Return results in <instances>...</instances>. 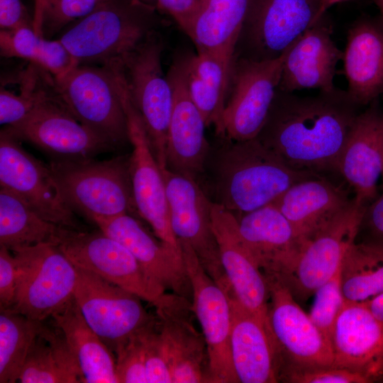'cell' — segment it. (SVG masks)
I'll return each instance as SVG.
<instances>
[{
	"instance_id": "6da1fadb",
	"label": "cell",
	"mask_w": 383,
	"mask_h": 383,
	"mask_svg": "<svg viewBox=\"0 0 383 383\" xmlns=\"http://www.w3.org/2000/svg\"><path fill=\"white\" fill-rule=\"evenodd\" d=\"M360 106L337 88L307 96L277 89L256 138L294 169L339 175L340 157Z\"/></svg>"
},
{
	"instance_id": "7a4b0ae2",
	"label": "cell",
	"mask_w": 383,
	"mask_h": 383,
	"mask_svg": "<svg viewBox=\"0 0 383 383\" xmlns=\"http://www.w3.org/2000/svg\"><path fill=\"white\" fill-rule=\"evenodd\" d=\"M198 184L210 200L240 216L273 204L293 184L315 174L288 165L257 138L219 136Z\"/></svg>"
},
{
	"instance_id": "3957f363",
	"label": "cell",
	"mask_w": 383,
	"mask_h": 383,
	"mask_svg": "<svg viewBox=\"0 0 383 383\" xmlns=\"http://www.w3.org/2000/svg\"><path fill=\"white\" fill-rule=\"evenodd\" d=\"M142 0H105L57 38L78 65H103L130 52L164 26Z\"/></svg>"
},
{
	"instance_id": "277c9868",
	"label": "cell",
	"mask_w": 383,
	"mask_h": 383,
	"mask_svg": "<svg viewBox=\"0 0 383 383\" xmlns=\"http://www.w3.org/2000/svg\"><path fill=\"white\" fill-rule=\"evenodd\" d=\"M130 154L104 160H51L61 196L75 213L96 218L138 214L129 172Z\"/></svg>"
},
{
	"instance_id": "5b68a950",
	"label": "cell",
	"mask_w": 383,
	"mask_h": 383,
	"mask_svg": "<svg viewBox=\"0 0 383 383\" xmlns=\"http://www.w3.org/2000/svg\"><path fill=\"white\" fill-rule=\"evenodd\" d=\"M164 49L163 38L159 30L109 62L122 77L162 170L166 169L165 151L173 101L171 85L162 70Z\"/></svg>"
},
{
	"instance_id": "8992f818",
	"label": "cell",
	"mask_w": 383,
	"mask_h": 383,
	"mask_svg": "<svg viewBox=\"0 0 383 383\" xmlns=\"http://www.w3.org/2000/svg\"><path fill=\"white\" fill-rule=\"evenodd\" d=\"M67 111L115 148L129 143L127 116L116 74L108 65H78L53 78Z\"/></svg>"
},
{
	"instance_id": "52a82bcc",
	"label": "cell",
	"mask_w": 383,
	"mask_h": 383,
	"mask_svg": "<svg viewBox=\"0 0 383 383\" xmlns=\"http://www.w3.org/2000/svg\"><path fill=\"white\" fill-rule=\"evenodd\" d=\"M18 270L15 301L9 310L45 321L73 296L76 267L50 243L11 250Z\"/></svg>"
},
{
	"instance_id": "ba28073f",
	"label": "cell",
	"mask_w": 383,
	"mask_h": 383,
	"mask_svg": "<svg viewBox=\"0 0 383 383\" xmlns=\"http://www.w3.org/2000/svg\"><path fill=\"white\" fill-rule=\"evenodd\" d=\"M52 157V160H76L116 148L79 122L65 107L53 84L34 109L21 121L3 128Z\"/></svg>"
},
{
	"instance_id": "9c48e42d",
	"label": "cell",
	"mask_w": 383,
	"mask_h": 383,
	"mask_svg": "<svg viewBox=\"0 0 383 383\" xmlns=\"http://www.w3.org/2000/svg\"><path fill=\"white\" fill-rule=\"evenodd\" d=\"M269 289L268 321L275 343L278 370L284 372L333 365L332 344L315 326L278 276L264 274Z\"/></svg>"
},
{
	"instance_id": "30bf717a",
	"label": "cell",
	"mask_w": 383,
	"mask_h": 383,
	"mask_svg": "<svg viewBox=\"0 0 383 383\" xmlns=\"http://www.w3.org/2000/svg\"><path fill=\"white\" fill-rule=\"evenodd\" d=\"M284 56L260 61L233 57L221 137L245 140L257 136L278 89Z\"/></svg>"
},
{
	"instance_id": "8fae6325",
	"label": "cell",
	"mask_w": 383,
	"mask_h": 383,
	"mask_svg": "<svg viewBox=\"0 0 383 383\" xmlns=\"http://www.w3.org/2000/svg\"><path fill=\"white\" fill-rule=\"evenodd\" d=\"M321 0H250L233 57L282 56L316 23Z\"/></svg>"
},
{
	"instance_id": "7c38bea8",
	"label": "cell",
	"mask_w": 383,
	"mask_h": 383,
	"mask_svg": "<svg viewBox=\"0 0 383 383\" xmlns=\"http://www.w3.org/2000/svg\"><path fill=\"white\" fill-rule=\"evenodd\" d=\"M55 245L77 268L89 271L155 306L165 293L150 280L129 250L100 229L62 227Z\"/></svg>"
},
{
	"instance_id": "4fadbf2b",
	"label": "cell",
	"mask_w": 383,
	"mask_h": 383,
	"mask_svg": "<svg viewBox=\"0 0 383 383\" xmlns=\"http://www.w3.org/2000/svg\"><path fill=\"white\" fill-rule=\"evenodd\" d=\"M74 298L89 326L112 353L150 323L136 294L96 274L77 267Z\"/></svg>"
},
{
	"instance_id": "5bb4252c",
	"label": "cell",
	"mask_w": 383,
	"mask_h": 383,
	"mask_svg": "<svg viewBox=\"0 0 383 383\" xmlns=\"http://www.w3.org/2000/svg\"><path fill=\"white\" fill-rule=\"evenodd\" d=\"M162 172L175 237L191 246L204 269L222 289L232 292L213 229V202L196 180L167 168Z\"/></svg>"
},
{
	"instance_id": "9a60e30c",
	"label": "cell",
	"mask_w": 383,
	"mask_h": 383,
	"mask_svg": "<svg viewBox=\"0 0 383 383\" xmlns=\"http://www.w3.org/2000/svg\"><path fill=\"white\" fill-rule=\"evenodd\" d=\"M119 86L127 116L129 143L132 146L129 156V172L137 212L151 226L162 243L176 254L183 256L181 245L171 227L162 170L124 83L120 81Z\"/></svg>"
},
{
	"instance_id": "2e32d148",
	"label": "cell",
	"mask_w": 383,
	"mask_h": 383,
	"mask_svg": "<svg viewBox=\"0 0 383 383\" xmlns=\"http://www.w3.org/2000/svg\"><path fill=\"white\" fill-rule=\"evenodd\" d=\"M179 243L192 287V309L206 344L211 382L238 383L230 348L231 294L209 275L189 244Z\"/></svg>"
},
{
	"instance_id": "e0dca14e",
	"label": "cell",
	"mask_w": 383,
	"mask_h": 383,
	"mask_svg": "<svg viewBox=\"0 0 383 383\" xmlns=\"http://www.w3.org/2000/svg\"><path fill=\"white\" fill-rule=\"evenodd\" d=\"M4 130L0 133V187L24 199L40 216L59 226L82 230L63 200L48 164L27 152Z\"/></svg>"
},
{
	"instance_id": "ac0fdd59",
	"label": "cell",
	"mask_w": 383,
	"mask_h": 383,
	"mask_svg": "<svg viewBox=\"0 0 383 383\" xmlns=\"http://www.w3.org/2000/svg\"><path fill=\"white\" fill-rule=\"evenodd\" d=\"M187 54H179L167 73L173 101L165 151L166 168L196 182L201 177L211 145L207 127L190 96L186 77Z\"/></svg>"
},
{
	"instance_id": "d6986e66",
	"label": "cell",
	"mask_w": 383,
	"mask_h": 383,
	"mask_svg": "<svg viewBox=\"0 0 383 383\" xmlns=\"http://www.w3.org/2000/svg\"><path fill=\"white\" fill-rule=\"evenodd\" d=\"M191 301L165 293L155 306L157 327L174 383L211 382L206 344L193 322Z\"/></svg>"
},
{
	"instance_id": "ffe728a7",
	"label": "cell",
	"mask_w": 383,
	"mask_h": 383,
	"mask_svg": "<svg viewBox=\"0 0 383 383\" xmlns=\"http://www.w3.org/2000/svg\"><path fill=\"white\" fill-rule=\"evenodd\" d=\"M365 206L352 204L306 244L292 274L283 280L294 297L306 299L330 279L356 241Z\"/></svg>"
},
{
	"instance_id": "44dd1931",
	"label": "cell",
	"mask_w": 383,
	"mask_h": 383,
	"mask_svg": "<svg viewBox=\"0 0 383 383\" xmlns=\"http://www.w3.org/2000/svg\"><path fill=\"white\" fill-rule=\"evenodd\" d=\"M211 219L221 262L233 296L271 332L267 282L240 233L236 217L213 203Z\"/></svg>"
},
{
	"instance_id": "7402d4cb",
	"label": "cell",
	"mask_w": 383,
	"mask_h": 383,
	"mask_svg": "<svg viewBox=\"0 0 383 383\" xmlns=\"http://www.w3.org/2000/svg\"><path fill=\"white\" fill-rule=\"evenodd\" d=\"M133 254L152 284L162 293H172L192 300V287L183 256L153 238L135 216L123 214L93 221Z\"/></svg>"
},
{
	"instance_id": "603a6c76",
	"label": "cell",
	"mask_w": 383,
	"mask_h": 383,
	"mask_svg": "<svg viewBox=\"0 0 383 383\" xmlns=\"http://www.w3.org/2000/svg\"><path fill=\"white\" fill-rule=\"evenodd\" d=\"M237 220L240 233L263 274L287 279L307 243L289 220L272 204Z\"/></svg>"
},
{
	"instance_id": "cb8c5ba5",
	"label": "cell",
	"mask_w": 383,
	"mask_h": 383,
	"mask_svg": "<svg viewBox=\"0 0 383 383\" xmlns=\"http://www.w3.org/2000/svg\"><path fill=\"white\" fill-rule=\"evenodd\" d=\"M382 150L383 112L373 101L357 115L338 162L339 175L353 189L355 201L363 206L379 196Z\"/></svg>"
},
{
	"instance_id": "d4e9b609",
	"label": "cell",
	"mask_w": 383,
	"mask_h": 383,
	"mask_svg": "<svg viewBox=\"0 0 383 383\" xmlns=\"http://www.w3.org/2000/svg\"><path fill=\"white\" fill-rule=\"evenodd\" d=\"M331 36L332 28L324 15L285 52L278 89L290 93L303 89L334 90L336 67L343 60V51Z\"/></svg>"
},
{
	"instance_id": "484cf974",
	"label": "cell",
	"mask_w": 383,
	"mask_h": 383,
	"mask_svg": "<svg viewBox=\"0 0 383 383\" xmlns=\"http://www.w3.org/2000/svg\"><path fill=\"white\" fill-rule=\"evenodd\" d=\"M331 344L333 366L359 373L370 382L383 376V323L366 304L345 301Z\"/></svg>"
},
{
	"instance_id": "4316f807",
	"label": "cell",
	"mask_w": 383,
	"mask_h": 383,
	"mask_svg": "<svg viewBox=\"0 0 383 383\" xmlns=\"http://www.w3.org/2000/svg\"><path fill=\"white\" fill-rule=\"evenodd\" d=\"M328 177L314 175L289 187L274 204L306 242L353 202Z\"/></svg>"
},
{
	"instance_id": "83f0119b",
	"label": "cell",
	"mask_w": 383,
	"mask_h": 383,
	"mask_svg": "<svg viewBox=\"0 0 383 383\" xmlns=\"http://www.w3.org/2000/svg\"><path fill=\"white\" fill-rule=\"evenodd\" d=\"M231 355L238 382H278L277 353L273 337L263 323L231 295Z\"/></svg>"
},
{
	"instance_id": "f1b7e54d",
	"label": "cell",
	"mask_w": 383,
	"mask_h": 383,
	"mask_svg": "<svg viewBox=\"0 0 383 383\" xmlns=\"http://www.w3.org/2000/svg\"><path fill=\"white\" fill-rule=\"evenodd\" d=\"M346 91L359 106L383 94V22L356 21L349 28L343 56Z\"/></svg>"
},
{
	"instance_id": "f546056e",
	"label": "cell",
	"mask_w": 383,
	"mask_h": 383,
	"mask_svg": "<svg viewBox=\"0 0 383 383\" xmlns=\"http://www.w3.org/2000/svg\"><path fill=\"white\" fill-rule=\"evenodd\" d=\"M250 0H200L185 31L199 52L230 68Z\"/></svg>"
},
{
	"instance_id": "4dcf8cb0",
	"label": "cell",
	"mask_w": 383,
	"mask_h": 383,
	"mask_svg": "<svg viewBox=\"0 0 383 383\" xmlns=\"http://www.w3.org/2000/svg\"><path fill=\"white\" fill-rule=\"evenodd\" d=\"M51 318L79 365L82 382L118 383L113 353L87 323L74 296Z\"/></svg>"
},
{
	"instance_id": "1f68e13d",
	"label": "cell",
	"mask_w": 383,
	"mask_h": 383,
	"mask_svg": "<svg viewBox=\"0 0 383 383\" xmlns=\"http://www.w3.org/2000/svg\"><path fill=\"white\" fill-rule=\"evenodd\" d=\"M18 382L22 383L82 382L79 365L61 330L44 323L34 340Z\"/></svg>"
},
{
	"instance_id": "d6a6232c",
	"label": "cell",
	"mask_w": 383,
	"mask_h": 383,
	"mask_svg": "<svg viewBox=\"0 0 383 383\" xmlns=\"http://www.w3.org/2000/svg\"><path fill=\"white\" fill-rule=\"evenodd\" d=\"M230 71L226 63L210 54H187L186 77L190 96L206 126H213L218 136L222 134Z\"/></svg>"
},
{
	"instance_id": "836d02e7",
	"label": "cell",
	"mask_w": 383,
	"mask_h": 383,
	"mask_svg": "<svg viewBox=\"0 0 383 383\" xmlns=\"http://www.w3.org/2000/svg\"><path fill=\"white\" fill-rule=\"evenodd\" d=\"M61 228L40 216L14 192L0 187V245L11 251L40 243L55 244Z\"/></svg>"
},
{
	"instance_id": "e575fe53",
	"label": "cell",
	"mask_w": 383,
	"mask_h": 383,
	"mask_svg": "<svg viewBox=\"0 0 383 383\" xmlns=\"http://www.w3.org/2000/svg\"><path fill=\"white\" fill-rule=\"evenodd\" d=\"M0 54L4 57L23 59L55 79L61 77L78 65L58 39L45 38L30 27L1 30Z\"/></svg>"
},
{
	"instance_id": "d590c367",
	"label": "cell",
	"mask_w": 383,
	"mask_h": 383,
	"mask_svg": "<svg viewBox=\"0 0 383 383\" xmlns=\"http://www.w3.org/2000/svg\"><path fill=\"white\" fill-rule=\"evenodd\" d=\"M340 276L346 301L369 302L383 292V252L355 241L342 260Z\"/></svg>"
},
{
	"instance_id": "8d00e7d4",
	"label": "cell",
	"mask_w": 383,
	"mask_h": 383,
	"mask_svg": "<svg viewBox=\"0 0 383 383\" xmlns=\"http://www.w3.org/2000/svg\"><path fill=\"white\" fill-rule=\"evenodd\" d=\"M0 383L18 382L30 347L44 321L0 310Z\"/></svg>"
},
{
	"instance_id": "74e56055",
	"label": "cell",
	"mask_w": 383,
	"mask_h": 383,
	"mask_svg": "<svg viewBox=\"0 0 383 383\" xmlns=\"http://www.w3.org/2000/svg\"><path fill=\"white\" fill-rule=\"evenodd\" d=\"M52 84L53 77L50 74L30 64L21 75L18 94L1 87V125L9 126L23 120Z\"/></svg>"
},
{
	"instance_id": "f35d334b",
	"label": "cell",
	"mask_w": 383,
	"mask_h": 383,
	"mask_svg": "<svg viewBox=\"0 0 383 383\" xmlns=\"http://www.w3.org/2000/svg\"><path fill=\"white\" fill-rule=\"evenodd\" d=\"M105 0H37L35 32L47 39L87 16Z\"/></svg>"
},
{
	"instance_id": "ab89813d",
	"label": "cell",
	"mask_w": 383,
	"mask_h": 383,
	"mask_svg": "<svg viewBox=\"0 0 383 383\" xmlns=\"http://www.w3.org/2000/svg\"><path fill=\"white\" fill-rule=\"evenodd\" d=\"M340 269L316 290L314 301L309 313L315 326L331 343L336 321L345 303Z\"/></svg>"
},
{
	"instance_id": "60d3db41",
	"label": "cell",
	"mask_w": 383,
	"mask_h": 383,
	"mask_svg": "<svg viewBox=\"0 0 383 383\" xmlns=\"http://www.w3.org/2000/svg\"><path fill=\"white\" fill-rule=\"evenodd\" d=\"M140 335L148 383L172 382L155 314L153 320L140 331Z\"/></svg>"
},
{
	"instance_id": "b9f144b4",
	"label": "cell",
	"mask_w": 383,
	"mask_h": 383,
	"mask_svg": "<svg viewBox=\"0 0 383 383\" xmlns=\"http://www.w3.org/2000/svg\"><path fill=\"white\" fill-rule=\"evenodd\" d=\"M140 331L121 344L115 351L118 383H148Z\"/></svg>"
},
{
	"instance_id": "7bdbcfd3",
	"label": "cell",
	"mask_w": 383,
	"mask_h": 383,
	"mask_svg": "<svg viewBox=\"0 0 383 383\" xmlns=\"http://www.w3.org/2000/svg\"><path fill=\"white\" fill-rule=\"evenodd\" d=\"M356 242L383 252V193L365 207Z\"/></svg>"
},
{
	"instance_id": "ee69618b",
	"label": "cell",
	"mask_w": 383,
	"mask_h": 383,
	"mask_svg": "<svg viewBox=\"0 0 383 383\" xmlns=\"http://www.w3.org/2000/svg\"><path fill=\"white\" fill-rule=\"evenodd\" d=\"M294 383H367L370 381L359 373L334 366L314 370L292 371L284 374Z\"/></svg>"
},
{
	"instance_id": "f6af8a7d",
	"label": "cell",
	"mask_w": 383,
	"mask_h": 383,
	"mask_svg": "<svg viewBox=\"0 0 383 383\" xmlns=\"http://www.w3.org/2000/svg\"><path fill=\"white\" fill-rule=\"evenodd\" d=\"M18 280L17 263L14 255L0 245V310H9L13 306Z\"/></svg>"
},
{
	"instance_id": "bcb514c9",
	"label": "cell",
	"mask_w": 383,
	"mask_h": 383,
	"mask_svg": "<svg viewBox=\"0 0 383 383\" xmlns=\"http://www.w3.org/2000/svg\"><path fill=\"white\" fill-rule=\"evenodd\" d=\"M164 17L173 20L185 33L199 0H142Z\"/></svg>"
},
{
	"instance_id": "7dc6e473",
	"label": "cell",
	"mask_w": 383,
	"mask_h": 383,
	"mask_svg": "<svg viewBox=\"0 0 383 383\" xmlns=\"http://www.w3.org/2000/svg\"><path fill=\"white\" fill-rule=\"evenodd\" d=\"M24 27L33 28V18L21 0H0L1 30H12Z\"/></svg>"
},
{
	"instance_id": "c3c4849f",
	"label": "cell",
	"mask_w": 383,
	"mask_h": 383,
	"mask_svg": "<svg viewBox=\"0 0 383 383\" xmlns=\"http://www.w3.org/2000/svg\"><path fill=\"white\" fill-rule=\"evenodd\" d=\"M365 304L374 317L383 323V292Z\"/></svg>"
},
{
	"instance_id": "681fc988",
	"label": "cell",
	"mask_w": 383,
	"mask_h": 383,
	"mask_svg": "<svg viewBox=\"0 0 383 383\" xmlns=\"http://www.w3.org/2000/svg\"><path fill=\"white\" fill-rule=\"evenodd\" d=\"M348 1L349 0H321L320 9L316 16V23L325 15L328 9L332 6Z\"/></svg>"
},
{
	"instance_id": "f907efd6",
	"label": "cell",
	"mask_w": 383,
	"mask_h": 383,
	"mask_svg": "<svg viewBox=\"0 0 383 383\" xmlns=\"http://www.w3.org/2000/svg\"><path fill=\"white\" fill-rule=\"evenodd\" d=\"M380 12V18L383 22V0H373Z\"/></svg>"
},
{
	"instance_id": "816d5d0a",
	"label": "cell",
	"mask_w": 383,
	"mask_h": 383,
	"mask_svg": "<svg viewBox=\"0 0 383 383\" xmlns=\"http://www.w3.org/2000/svg\"><path fill=\"white\" fill-rule=\"evenodd\" d=\"M382 184H383V150H382Z\"/></svg>"
},
{
	"instance_id": "f5cc1de1",
	"label": "cell",
	"mask_w": 383,
	"mask_h": 383,
	"mask_svg": "<svg viewBox=\"0 0 383 383\" xmlns=\"http://www.w3.org/2000/svg\"><path fill=\"white\" fill-rule=\"evenodd\" d=\"M199 1H200V0H199Z\"/></svg>"
}]
</instances>
